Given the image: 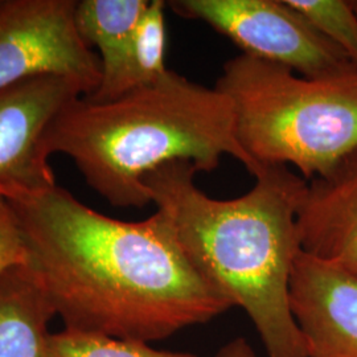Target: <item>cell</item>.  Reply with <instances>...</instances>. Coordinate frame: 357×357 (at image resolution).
<instances>
[{
  "instance_id": "277c9868",
  "label": "cell",
  "mask_w": 357,
  "mask_h": 357,
  "mask_svg": "<svg viewBox=\"0 0 357 357\" xmlns=\"http://www.w3.org/2000/svg\"><path fill=\"white\" fill-rule=\"evenodd\" d=\"M216 88L229 98L237 141L258 171L294 166L314 180L357 150V68L298 76L241 53L225 63Z\"/></svg>"
},
{
  "instance_id": "52a82bcc",
  "label": "cell",
  "mask_w": 357,
  "mask_h": 357,
  "mask_svg": "<svg viewBox=\"0 0 357 357\" xmlns=\"http://www.w3.org/2000/svg\"><path fill=\"white\" fill-rule=\"evenodd\" d=\"M85 96L69 77H31L0 89V199L16 200L54 188L45 134L66 105Z\"/></svg>"
},
{
  "instance_id": "2e32d148",
  "label": "cell",
  "mask_w": 357,
  "mask_h": 357,
  "mask_svg": "<svg viewBox=\"0 0 357 357\" xmlns=\"http://www.w3.org/2000/svg\"><path fill=\"white\" fill-rule=\"evenodd\" d=\"M217 357H257L245 339H236L221 348Z\"/></svg>"
},
{
  "instance_id": "7a4b0ae2",
  "label": "cell",
  "mask_w": 357,
  "mask_h": 357,
  "mask_svg": "<svg viewBox=\"0 0 357 357\" xmlns=\"http://www.w3.org/2000/svg\"><path fill=\"white\" fill-rule=\"evenodd\" d=\"M197 172L188 162L158 168L144 178L151 203L195 268L248 314L268 357H307L290 307L307 180L289 167L262 166L250 191L217 200L197 187Z\"/></svg>"
},
{
  "instance_id": "8fae6325",
  "label": "cell",
  "mask_w": 357,
  "mask_h": 357,
  "mask_svg": "<svg viewBox=\"0 0 357 357\" xmlns=\"http://www.w3.org/2000/svg\"><path fill=\"white\" fill-rule=\"evenodd\" d=\"M167 3L150 0L128 44L126 56L114 76L103 79L93 94V101H107L130 90L151 85L166 75Z\"/></svg>"
},
{
  "instance_id": "5b68a950",
  "label": "cell",
  "mask_w": 357,
  "mask_h": 357,
  "mask_svg": "<svg viewBox=\"0 0 357 357\" xmlns=\"http://www.w3.org/2000/svg\"><path fill=\"white\" fill-rule=\"evenodd\" d=\"M167 7L212 26L243 54L301 76H331L357 68L286 0H174Z\"/></svg>"
},
{
  "instance_id": "4fadbf2b",
  "label": "cell",
  "mask_w": 357,
  "mask_h": 357,
  "mask_svg": "<svg viewBox=\"0 0 357 357\" xmlns=\"http://www.w3.org/2000/svg\"><path fill=\"white\" fill-rule=\"evenodd\" d=\"M50 357H199L168 352L149 343L64 328L51 333Z\"/></svg>"
},
{
  "instance_id": "ba28073f",
  "label": "cell",
  "mask_w": 357,
  "mask_h": 357,
  "mask_svg": "<svg viewBox=\"0 0 357 357\" xmlns=\"http://www.w3.org/2000/svg\"><path fill=\"white\" fill-rule=\"evenodd\" d=\"M290 307L307 357H357V275L302 250Z\"/></svg>"
},
{
  "instance_id": "30bf717a",
  "label": "cell",
  "mask_w": 357,
  "mask_h": 357,
  "mask_svg": "<svg viewBox=\"0 0 357 357\" xmlns=\"http://www.w3.org/2000/svg\"><path fill=\"white\" fill-rule=\"evenodd\" d=\"M56 312L26 266L0 277V357H50Z\"/></svg>"
},
{
  "instance_id": "e0dca14e",
  "label": "cell",
  "mask_w": 357,
  "mask_h": 357,
  "mask_svg": "<svg viewBox=\"0 0 357 357\" xmlns=\"http://www.w3.org/2000/svg\"><path fill=\"white\" fill-rule=\"evenodd\" d=\"M354 3V7H355V10H356L357 13V1H352Z\"/></svg>"
},
{
  "instance_id": "7c38bea8",
  "label": "cell",
  "mask_w": 357,
  "mask_h": 357,
  "mask_svg": "<svg viewBox=\"0 0 357 357\" xmlns=\"http://www.w3.org/2000/svg\"><path fill=\"white\" fill-rule=\"evenodd\" d=\"M150 0H81L75 23L81 38L98 50L102 79L114 76Z\"/></svg>"
},
{
  "instance_id": "3957f363",
  "label": "cell",
  "mask_w": 357,
  "mask_h": 357,
  "mask_svg": "<svg viewBox=\"0 0 357 357\" xmlns=\"http://www.w3.org/2000/svg\"><path fill=\"white\" fill-rule=\"evenodd\" d=\"M45 147L70 158L90 188L115 208L153 204L144 178L172 162L209 172L229 155L253 176L258 171L237 141L229 98L174 70L113 100L78 97L53 119Z\"/></svg>"
},
{
  "instance_id": "6da1fadb",
  "label": "cell",
  "mask_w": 357,
  "mask_h": 357,
  "mask_svg": "<svg viewBox=\"0 0 357 357\" xmlns=\"http://www.w3.org/2000/svg\"><path fill=\"white\" fill-rule=\"evenodd\" d=\"M10 203L26 268L64 328L150 344L233 307L158 211L143 221L116 220L59 185Z\"/></svg>"
},
{
  "instance_id": "9a60e30c",
  "label": "cell",
  "mask_w": 357,
  "mask_h": 357,
  "mask_svg": "<svg viewBox=\"0 0 357 357\" xmlns=\"http://www.w3.org/2000/svg\"><path fill=\"white\" fill-rule=\"evenodd\" d=\"M26 264V245L19 220L11 203L0 199V277Z\"/></svg>"
},
{
  "instance_id": "8992f818",
  "label": "cell",
  "mask_w": 357,
  "mask_h": 357,
  "mask_svg": "<svg viewBox=\"0 0 357 357\" xmlns=\"http://www.w3.org/2000/svg\"><path fill=\"white\" fill-rule=\"evenodd\" d=\"M76 3L0 1V89L44 75L75 79L85 96L98 89L102 65L77 31Z\"/></svg>"
},
{
  "instance_id": "5bb4252c",
  "label": "cell",
  "mask_w": 357,
  "mask_h": 357,
  "mask_svg": "<svg viewBox=\"0 0 357 357\" xmlns=\"http://www.w3.org/2000/svg\"><path fill=\"white\" fill-rule=\"evenodd\" d=\"M357 66V13L345 0H286Z\"/></svg>"
},
{
  "instance_id": "9c48e42d",
  "label": "cell",
  "mask_w": 357,
  "mask_h": 357,
  "mask_svg": "<svg viewBox=\"0 0 357 357\" xmlns=\"http://www.w3.org/2000/svg\"><path fill=\"white\" fill-rule=\"evenodd\" d=\"M298 231L303 252L357 275V150L308 183Z\"/></svg>"
}]
</instances>
